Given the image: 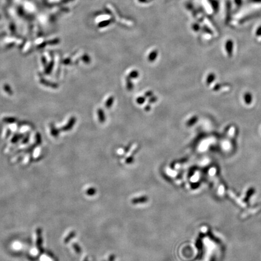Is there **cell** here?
I'll return each mask as SVG.
<instances>
[{
    "label": "cell",
    "mask_w": 261,
    "mask_h": 261,
    "mask_svg": "<svg viewBox=\"0 0 261 261\" xmlns=\"http://www.w3.org/2000/svg\"><path fill=\"white\" fill-rule=\"evenodd\" d=\"M244 101L245 103L247 105H250L252 103V100H253V98H252V95L250 93H247L244 94Z\"/></svg>",
    "instance_id": "1"
},
{
    "label": "cell",
    "mask_w": 261,
    "mask_h": 261,
    "mask_svg": "<svg viewBox=\"0 0 261 261\" xmlns=\"http://www.w3.org/2000/svg\"><path fill=\"white\" fill-rule=\"evenodd\" d=\"M226 50L228 53V55L230 56L232 55V52H233V44L231 42H229L227 43Z\"/></svg>",
    "instance_id": "2"
},
{
    "label": "cell",
    "mask_w": 261,
    "mask_h": 261,
    "mask_svg": "<svg viewBox=\"0 0 261 261\" xmlns=\"http://www.w3.org/2000/svg\"><path fill=\"white\" fill-rule=\"evenodd\" d=\"M215 79V75L213 73H211L210 74L207 79V84H210L211 83H212Z\"/></svg>",
    "instance_id": "3"
}]
</instances>
